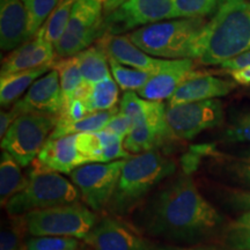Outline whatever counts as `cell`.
<instances>
[{
  "mask_svg": "<svg viewBox=\"0 0 250 250\" xmlns=\"http://www.w3.org/2000/svg\"><path fill=\"white\" fill-rule=\"evenodd\" d=\"M223 220L188 174L179 175L159 190L142 213L146 232L176 243H195L211 236Z\"/></svg>",
  "mask_w": 250,
  "mask_h": 250,
  "instance_id": "1",
  "label": "cell"
},
{
  "mask_svg": "<svg viewBox=\"0 0 250 250\" xmlns=\"http://www.w3.org/2000/svg\"><path fill=\"white\" fill-rule=\"evenodd\" d=\"M250 51V0H221L205 24L197 45L196 61L221 65Z\"/></svg>",
  "mask_w": 250,
  "mask_h": 250,
  "instance_id": "2",
  "label": "cell"
},
{
  "mask_svg": "<svg viewBox=\"0 0 250 250\" xmlns=\"http://www.w3.org/2000/svg\"><path fill=\"white\" fill-rule=\"evenodd\" d=\"M175 171V161L159 149L132 155L125 161L109 208L115 214H126Z\"/></svg>",
  "mask_w": 250,
  "mask_h": 250,
  "instance_id": "3",
  "label": "cell"
},
{
  "mask_svg": "<svg viewBox=\"0 0 250 250\" xmlns=\"http://www.w3.org/2000/svg\"><path fill=\"white\" fill-rule=\"evenodd\" d=\"M205 24L202 18L177 19L142 27L129 37L148 55L168 59H196L199 36Z\"/></svg>",
  "mask_w": 250,
  "mask_h": 250,
  "instance_id": "4",
  "label": "cell"
},
{
  "mask_svg": "<svg viewBox=\"0 0 250 250\" xmlns=\"http://www.w3.org/2000/svg\"><path fill=\"white\" fill-rule=\"evenodd\" d=\"M81 195L73 182L59 173H30L29 182L22 191L6 204L8 214H27L59 205L74 204Z\"/></svg>",
  "mask_w": 250,
  "mask_h": 250,
  "instance_id": "5",
  "label": "cell"
},
{
  "mask_svg": "<svg viewBox=\"0 0 250 250\" xmlns=\"http://www.w3.org/2000/svg\"><path fill=\"white\" fill-rule=\"evenodd\" d=\"M28 232L33 236H70L85 240L98 224V217L87 205H59L26 214Z\"/></svg>",
  "mask_w": 250,
  "mask_h": 250,
  "instance_id": "6",
  "label": "cell"
},
{
  "mask_svg": "<svg viewBox=\"0 0 250 250\" xmlns=\"http://www.w3.org/2000/svg\"><path fill=\"white\" fill-rule=\"evenodd\" d=\"M58 122V116L42 112L20 115L1 139V148L27 167L35 160Z\"/></svg>",
  "mask_w": 250,
  "mask_h": 250,
  "instance_id": "7",
  "label": "cell"
},
{
  "mask_svg": "<svg viewBox=\"0 0 250 250\" xmlns=\"http://www.w3.org/2000/svg\"><path fill=\"white\" fill-rule=\"evenodd\" d=\"M102 2L76 0L67 27L55 46L56 56L73 57L105 34Z\"/></svg>",
  "mask_w": 250,
  "mask_h": 250,
  "instance_id": "8",
  "label": "cell"
},
{
  "mask_svg": "<svg viewBox=\"0 0 250 250\" xmlns=\"http://www.w3.org/2000/svg\"><path fill=\"white\" fill-rule=\"evenodd\" d=\"M126 159L107 162L86 164L70 174L72 182L79 190L81 199L94 212L109 206L116 190Z\"/></svg>",
  "mask_w": 250,
  "mask_h": 250,
  "instance_id": "9",
  "label": "cell"
},
{
  "mask_svg": "<svg viewBox=\"0 0 250 250\" xmlns=\"http://www.w3.org/2000/svg\"><path fill=\"white\" fill-rule=\"evenodd\" d=\"M166 117L175 138L190 140L223 123L224 107L217 99L181 103L167 105Z\"/></svg>",
  "mask_w": 250,
  "mask_h": 250,
  "instance_id": "10",
  "label": "cell"
},
{
  "mask_svg": "<svg viewBox=\"0 0 250 250\" xmlns=\"http://www.w3.org/2000/svg\"><path fill=\"white\" fill-rule=\"evenodd\" d=\"M175 17L174 0H127L117 9L105 15V33H120L161 22Z\"/></svg>",
  "mask_w": 250,
  "mask_h": 250,
  "instance_id": "11",
  "label": "cell"
},
{
  "mask_svg": "<svg viewBox=\"0 0 250 250\" xmlns=\"http://www.w3.org/2000/svg\"><path fill=\"white\" fill-rule=\"evenodd\" d=\"M167 107L164 102L152 101L151 108L142 123L133 125L124 139V148L130 154H142L156 151L175 138L166 117Z\"/></svg>",
  "mask_w": 250,
  "mask_h": 250,
  "instance_id": "12",
  "label": "cell"
},
{
  "mask_svg": "<svg viewBox=\"0 0 250 250\" xmlns=\"http://www.w3.org/2000/svg\"><path fill=\"white\" fill-rule=\"evenodd\" d=\"M93 250H156L154 243L114 218H103L85 237Z\"/></svg>",
  "mask_w": 250,
  "mask_h": 250,
  "instance_id": "13",
  "label": "cell"
},
{
  "mask_svg": "<svg viewBox=\"0 0 250 250\" xmlns=\"http://www.w3.org/2000/svg\"><path fill=\"white\" fill-rule=\"evenodd\" d=\"M77 134L48 139L37 158L33 161L31 173L68 174L87 161L81 154L77 144Z\"/></svg>",
  "mask_w": 250,
  "mask_h": 250,
  "instance_id": "14",
  "label": "cell"
},
{
  "mask_svg": "<svg viewBox=\"0 0 250 250\" xmlns=\"http://www.w3.org/2000/svg\"><path fill=\"white\" fill-rule=\"evenodd\" d=\"M195 61L191 58L170 59L166 66L155 72L149 80L138 90L140 98L149 101L162 102L169 100L184 81L205 73L193 71Z\"/></svg>",
  "mask_w": 250,
  "mask_h": 250,
  "instance_id": "15",
  "label": "cell"
},
{
  "mask_svg": "<svg viewBox=\"0 0 250 250\" xmlns=\"http://www.w3.org/2000/svg\"><path fill=\"white\" fill-rule=\"evenodd\" d=\"M62 105L64 98L59 74L52 68L49 73L40 78L29 87L26 95L14 103L12 110L17 112L19 116L26 112H42L59 116Z\"/></svg>",
  "mask_w": 250,
  "mask_h": 250,
  "instance_id": "16",
  "label": "cell"
},
{
  "mask_svg": "<svg viewBox=\"0 0 250 250\" xmlns=\"http://www.w3.org/2000/svg\"><path fill=\"white\" fill-rule=\"evenodd\" d=\"M96 44L104 49L109 58L115 59L120 64L153 74L166 66L170 61V59H156L151 57L134 44L129 36L112 35L105 33L96 41Z\"/></svg>",
  "mask_w": 250,
  "mask_h": 250,
  "instance_id": "17",
  "label": "cell"
},
{
  "mask_svg": "<svg viewBox=\"0 0 250 250\" xmlns=\"http://www.w3.org/2000/svg\"><path fill=\"white\" fill-rule=\"evenodd\" d=\"M77 144L87 164H107L116 159L132 156L124 148V138L105 129L98 132L78 133Z\"/></svg>",
  "mask_w": 250,
  "mask_h": 250,
  "instance_id": "18",
  "label": "cell"
},
{
  "mask_svg": "<svg viewBox=\"0 0 250 250\" xmlns=\"http://www.w3.org/2000/svg\"><path fill=\"white\" fill-rule=\"evenodd\" d=\"M55 56V46L36 34L2 61L1 76L54 64Z\"/></svg>",
  "mask_w": 250,
  "mask_h": 250,
  "instance_id": "19",
  "label": "cell"
},
{
  "mask_svg": "<svg viewBox=\"0 0 250 250\" xmlns=\"http://www.w3.org/2000/svg\"><path fill=\"white\" fill-rule=\"evenodd\" d=\"M236 85L230 81L212 77L208 73L184 81L168 100V107L187 102L205 101L227 95Z\"/></svg>",
  "mask_w": 250,
  "mask_h": 250,
  "instance_id": "20",
  "label": "cell"
},
{
  "mask_svg": "<svg viewBox=\"0 0 250 250\" xmlns=\"http://www.w3.org/2000/svg\"><path fill=\"white\" fill-rule=\"evenodd\" d=\"M29 40L28 17L21 0H0V44L5 51L15 50Z\"/></svg>",
  "mask_w": 250,
  "mask_h": 250,
  "instance_id": "21",
  "label": "cell"
},
{
  "mask_svg": "<svg viewBox=\"0 0 250 250\" xmlns=\"http://www.w3.org/2000/svg\"><path fill=\"white\" fill-rule=\"evenodd\" d=\"M50 68H52V64L1 76V79H0V103H1L2 107H7L12 103L18 102V99L26 92L28 87L33 85L37 78L48 72Z\"/></svg>",
  "mask_w": 250,
  "mask_h": 250,
  "instance_id": "22",
  "label": "cell"
},
{
  "mask_svg": "<svg viewBox=\"0 0 250 250\" xmlns=\"http://www.w3.org/2000/svg\"><path fill=\"white\" fill-rule=\"evenodd\" d=\"M29 182V177H24L21 166L15 159L2 149L0 159V202L6 206L14 195L22 191Z\"/></svg>",
  "mask_w": 250,
  "mask_h": 250,
  "instance_id": "23",
  "label": "cell"
},
{
  "mask_svg": "<svg viewBox=\"0 0 250 250\" xmlns=\"http://www.w3.org/2000/svg\"><path fill=\"white\" fill-rule=\"evenodd\" d=\"M83 81L96 83L111 77L109 72V57L104 49L99 44L89 46L76 55Z\"/></svg>",
  "mask_w": 250,
  "mask_h": 250,
  "instance_id": "24",
  "label": "cell"
},
{
  "mask_svg": "<svg viewBox=\"0 0 250 250\" xmlns=\"http://www.w3.org/2000/svg\"><path fill=\"white\" fill-rule=\"evenodd\" d=\"M120 111L117 107L110 109V110L96 111L93 114L87 115L83 120L76 122H57L55 130L52 131L50 139L62 138V137L71 136V134L83 133V132H98L107 126L109 121L114 115H116Z\"/></svg>",
  "mask_w": 250,
  "mask_h": 250,
  "instance_id": "25",
  "label": "cell"
},
{
  "mask_svg": "<svg viewBox=\"0 0 250 250\" xmlns=\"http://www.w3.org/2000/svg\"><path fill=\"white\" fill-rule=\"evenodd\" d=\"M74 2L76 0H62L57 7L54 9V12L50 14L44 24L37 31V35H40L50 44L56 46L66 29Z\"/></svg>",
  "mask_w": 250,
  "mask_h": 250,
  "instance_id": "26",
  "label": "cell"
},
{
  "mask_svg": "<svg viewBox=\"0 0 250 250\" xmlns=\"http://www.w3.org/2000/svg\"><path fill=\"white\" fill-rule=\"evenodd\" d=\"M52 68L58 72L62 98H64V103H66L73 98L74 92L83 81L79 62L76 56L62 58L61 61L54 62Z\"/></svg>",
  "mask_w": 250,
  "mask_h": 250,
  "instance_id": "27",
  "label": "cell"
},
{
  "mask_svg": "<svg viewBox=\"0 0 250 250\" xmlns=\"http://www.w3.org/2000/svg\"><path fill=\"white\" fill-rule=\"evenodd\" d=\"M111 77L94 83L92 92L86 100L87 108L90 114L96 111L110 110L116 107L120 89Z\"/></svg>",
  "mask_w": 250,
  "mask_h": 250,
  "instance_id": "28",
  "label": "cell"
},
{
  "mask_svg": "<svg viewBox=\"0 0 250 250\" xmlns=\"http://www.w3.org/2000/svg\"><path fill=\"white\" fill-rule=\"evenodd\" d=\"M27 230L26 214H8L1 227L0 250H24L22 240Z\"/></svg>",
  "mask_w": 250,
  "mask_h": 250,
  "instance_id": "29",
  "label": "cell"
},
{
  "mask_svg": "<svg viewBox=\"0 0 250 250\" xmlns=\"http://www.w3.org/2000/svg\"><path fill=\"white\" fill-rule=\"evenodd\" d=\"M224 243L229 250H250V211L225 227Z\"/></svg>",
  "mask_w": 250,
  "mask_h": 250,
  "instance_id": "30",
  "label": "cell"
},
{
  "mask_svg": "<svg viewBox=\"0 0 250 250\" xmlns=\"http://www.w3.org/2000/svg\"><path fill=\"white\" fill-rule=\"evenodd\" d=\"M28 17V35L34 37L62 0H21Z\"/></svg>",
  "mask_w": 250,
  "mask_h": 250,
  "instance_id": "31",
  "label": "cell"
},
{
  "mask_svg": "<svg viewBox=\"0 0 250 250\" xmlns=\"http://www.w3.org/2000/svg\"><path fill=\"white\" fill-rule=\"evenodd\" d=\"M109 66H110L112 77L116 80L117 85L127 92H130V90L138 92L153 76V73H149V72L125 67L112 58H109Z\"/></svg>",
  "mask_w": 250,
  "mask_h": 250,
  "instance_id": "32",
  "label": "cell"
},
{
  "mask_svg": "<svg viewBox=\"0 0 250 250\" xmlns=\"http://www.w3.org/2000/svg\"><path fill=\"white\" fill-rule=\"evenodd\" d=\"M79 239L70 236H34L24 243V250H78Z\"/></svg>",
  "mask_w": 250,
  "mask_h": 250,
  "instance_id": "33",
  "label": "cell"
},
{
  "mask_svg": "<svg viewBox=\"0 0 250 250\" xmlns=\"http://www.w3.org/2000/svg\"><path fill=\"white\" fill-rule=\"evenodd\" d=\"M218 0H174L176 18H202L211 13Z\"/></svg>",
  "mask_w": 250,
  "mask_h": 250,
  "instance_id": "34",
  "label": "cell"
},
{
  "mask_svg": "<svg viewBox=\"0 0 250 250\" xmlns=\"http://www.w3.org/2000/svg\"><path fill=\"white\" fill-rule=\"evenodd\" d=\"M225 142L250 143V112L235 118L224 134Z\"/></svg>",
  "mask_w": 250,
  "mask_h": 250,
  "instance_id": "35",
  "label": "cell"
},
{
  "mask_svg": "<svg viewBox=\"0 0 250 250\" xmlns=\"http://www.w3.org/2000/svg\"><path fill=\"white\" fill-rule=\"evenodd\" d=\"M90 112L87 108L86 102L83 100L79 99H71L70 101L64 103L62 109L58 116V122H76L79 120H83V117H86L87 115H89Z\"/></svg>",
  "mask_w": 250,
  "mask_h": 250,
  "instance_id": "36",
  "label": "cell"
},
{
  "mask_svg": "<svg viewBox=\"0 0 250 250\" xmlns=\"http://www.w3.org/2000/svg\"><path fill=\"white\" fill-rule=\"evenodd\" d=\"M230 170L240 182L250 187V147L232 162Z\"/></svg>",
  "mask_w": 250,
  "mask_h": 250,
  "instance_id": "37",
  "label": "cell"
},
{
  "mask_svg": "<svg viewBox=\"0 0 250 250\" xmlns=\"http://www.w3.org/2000/svg\"><path fill=\"white\" fill-rule=\"evenodd\" d=\"M133 124L132 121L130 120L129 116L123 114L122 111H118L116 115L111 117V120L109 121L107 126L104 127L105 130L111 131V132L116 133L117 136L122 137V138H126L127 134L130 133V131L132 130Z\"/></svg>",
  "mask_w": 250,
  "mask_h": 250,
  "instance_id": "38",
  "label": "cell"
},
{
  "mask_svg": "<svg viewBox=\"0 0 250 250\" xmlns=\"http://www.w3.org/2000/svg\"><path fill=\"white\" fill-rule=\"evenodd\" d=\"M228 197L230 204L237 210L250 211V190H234Z\"/></svg>",
  "mask_w": 250,
  "mask_h": 250,
  "instance_id": "39",
  "label": "cell"
},
{
  "mask_svg": "<svg viewBox=\"0 0 250 250\" xmlns=\"http://www.w3.org/2000/svg\"><path fill=\"white\" fill-rule=\"evenodd\" d=\"M247 66H250V51H247L245 54L236 56V57L232 59H228V61L221 64V67H224L227 71L237 70V68Z\"/></svg>",
  "mask_w": 250,
  "mask_h": 250,
  "instance_id": "40",
  "label": "cell"
},
{
  "mask_svg": "<svg viewBox=\"0 0 250 250\" xmlns=\"http://www.w3.org/2000/svg\"><path fill=\"white\" fill-rule=\"evenodd\" d=\"M18 117L19 115L12 109L9 111H1V114H0V138H4L6 133L8 132L9 127L12 126V124Z\"/></svg>",
  "mask_w": 250,
  "mask_h": 250,
  "instance_id": "41",
  "label": "cell"
},
{
  "mask_svg": "<svg viewBox=\"0 0 250 250\" xmlns=\"http://www.w3.org/2000/svg\"><path fill=\"white\" fill-rule=\"evenodd\" d=\"M228 73L230 74V77L233 78V80L237 85L250 86V66L228 71Z\"/></svg>",
  "mask_w": 250,
  "mask_h": 250,
  "instance_id": "42",
  "label": "cell"
},
{
  "mask_svg": "<svg viewBox=\"0 0 250 250\" xmlns=\"http://www.w3.org/2000/svg\"><path fill=\"white\" fill-rule=\"evenodd\" d=\"M156 250H223L213 247H179V246H162L156 247Z\"/></svg>",
  "mask_w": 250,
  "mask_h": 250,
  "instance_id": "43",
  "label": "cell"
},
{
  "mask_svg": "<svg viewBox=\"0 0 250 250\" xmlns=\"http://www.w3.org/2000/svg\"><path fill=\"white\" fill-rule=\"evenodd\" d=\"M98 1H100V2H102V4H104V1H105V0H98Z\"/></svg>",
  "mask_w": 250,
  "mask_h": 250,
  "instance_id": "44",
  "label": "cell"
}]
</instances>
